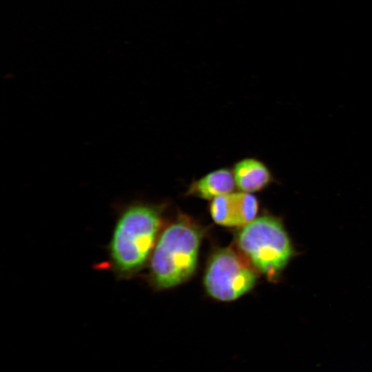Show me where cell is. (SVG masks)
Returning <instances> with one entry per match:
<instances>
[{"instance_id": "4", "label": "cell", "mask_w": 372, "mask_h": 372, "mask_svg": "<svg viewBox=\"0 0 372 372\" xmlns=\"http://www.w3.org/2000/svg\"><path fill=\"white\" fill-rule=\"evenodd\" d=\"M256 281V273L234 252L223 249L211 258L204 283L211 297L221 301H231L248 292Z\"/></svg>"}, {"instance_id": "7", "label": "cell", "mask_w": 372, "mask_h": 372, "mask_svg": "<svg viewBox=\"0 0 372 372\" xmlns=\"http://www.w3.org/2000/svg\"><path fill=\"white\" fill-rule=\"evenodd\" d=\"M235 184L233 173L227 169H220L194 182L188 193L204 199H214L231 193Z\"/></svg>"}, {"instance_id": "1", "label": "cell", "mask_w": 372, "mask_h": 372, "mask_svg": "<svg viewBox=\"0 0 372 372\" xmlns=\"http://www.w3.org/2000/svg\"><path fill=\"white\" fill-rule=\"evenodd\" d=\"M161 223L158 208L143 203L121 207L109 244L111 270L118 279H128L145 264Z\"/></svg>"}, {"instance_id": "3", "label": "cell", "mask_w": 372, "mask_h": 372, "mask_svg": "<svg viewBox=\"0 0 372 372\" xmlns=\"http://www.w3.org/2000/svg\"><path fill=\"white\" fill-rule=\"evenodd\" d=\"M240 249L261 273L276 277L293 254L290 240L276 218L262 216L245 225L238 236Z\"/></svg>"}, {"instance_id": "5", "label": "cell", "mask_w": 372, "mask_h": 372, "mask_svg": "<svg viewBox=\"0 0 372 372\" xmlns=\"http://www.w3.org/2000/svg\"><path fill=\"white\" fill-rule=\"evenodd\" d=\"M256 197L247 192L229 193L213 199L210 213L214 220L223 226L246 225L258 213Z\"/></svg>"}, {"instance_id": "2", "label": "cell", "mask_w": 372, "mask_h": 372, "mask_svg": "<svg viewBox=\"0 0 372 372\" xmlns=\"http://www.w3.org/2000/svg\"><path fill=\"white\" fill-rule=\"evenodd\" d=\"M201 235L194 226L178 222L161 234L153 251L150 278L157 289H167L185 281L194 271Z\"/></svg>"}, {"instance_id": "6", "label": "cell", "mask_w": 372, "mask_h": 372, "mask_svg": "<svg viewBox=\"0 0 372 372\" xmlns=\"http://www.w3.org/2000/svg\"><path fill=\"white\" fill-rule=\"evenodd\" d=\"M233 174L238 189L247 193L261 190L271 180L269 169L254 158H246L238 162L234 166Z\"/></svg>"}]
</instances>
